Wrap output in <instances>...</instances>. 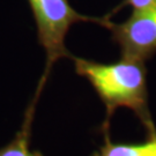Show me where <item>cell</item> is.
<instances>
[{
  "mask_svg": "<svg viewBox=\"0 0 156 156\" xmlns=\"http://www.w3.org/2000/svg\"><path fill=\"white\" fill-rule=\"evenodd\" d=\"M106 28L119 46L122 57L146 62L156 53V2L133 11L122 23L110 21Z\"/></svg>",
  "mask_w": 156,
  "mask_h": 156,
  "instance_id": "3957f363",
  "label": "cell"
},
{
  "mask_svg": "<svg viewBox=\"0 0 156 156\" xmlns=\"http://www.w3.org/2000/svg\"><path fill=\"white\" fill-rule=\"evenodd\" d=\"M37 28L38 43L45 51V68L39 80L35 97L39 98L41 93L46 84L52 67L62 58H72L67 50L65 39L73 24L78 22H95L108 27L110 15L94 17L83 15L75 11L68 0H27Z\"/></svg>",
  "mask_w": 156,
  "mask_h": 156,
  "instance_id": "7a4b0ae2",
  "label": "cell"
},
{
  "mask_svg": "<svg viewBox=\"0 0 156 156\" xmlns=\"http://www.w3.org/2000/svg\"><path fill=\"white\" fill-rule=\"evenodd\" d=\"M154 2H156V0H124L123 4L120 6H118L117 8L113 11V13L119 11L123 6H131L133 8V11H138V9H142V8H146V7H149ZM113 13H111V14H113Z\"/></svg>",
  "mask_w": 156,
  "mask_h": 156,
  "instance_id": "8992f818",
  "label": "cell"
},
{
  "mask_svg": "<svg viewBox=\"0 0 156 156\" xmlns=\"http://www.w3.org/2000/svg\"><path fill=\"white\" fill-rule=\"evenodd\" d=\"M37 101L35 97L31 100L24 113L22 126L9 144L0 148V156H43L39 151L31 148V127Z\"/></svg>",
  "mask_w": 156,
  "mask_h": 156,
  "instance_id": "5b68a950",
  "label": "cell"
},
{
  "mask_svg": "<svg viewBox=\"0 0 156 156\" xmlns=\"http://www.w3.org/2000/svg\"><path fill=\"white\" fill-rule=\"evenodd\" d=\"M102 133L104 135L103 145L90 156H156V129L146 133L145 141L135 144L115 142L110 139L109 131Z\"/></svg>",
  "mask_w": 156,
  "mask_h": 156,
  "instance_id": "277c9868",
  "label": "cell"
},
{
  "mask_svg": "<svg viewBox=\"0 0 156 156\" xmlns=\"http://www.w3.org/2000/svg\"><path fill=\"white\" fill-rule=\"evenodd\" d=\"M78 75L84 78L105 105V119L101 131H109L110 120L119 108H126L138 117L146 133L156 129L148 108L147 69L145 62L124 58L115 62H98L72 56Z\"/></svg>",
  "mask_w": 156,
  "mask_h": 156,
  "instance_id": "6da1fadb",
  "label": "cell"
}]
</instances>
